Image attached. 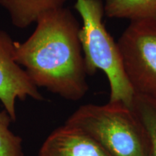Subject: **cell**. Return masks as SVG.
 I'll return each instance as SVG.
<instances>
[{"mask_svg":"<svg viewBox=\"0 0 156 156\" xmlns=\"http://www.w3.org/2000/svg\"><path fill=\"white\" fill-rule=\"evenodd\" d=\"M11 122L8 113L0 112V156H24L22 139L9 129Z\"/></svg>","mask_w":156,"mask_h":156,"instance_id":"30bf717a","label":"cell"},{"mask_svg":"<svg viewBox=\"0 0 156 156\" xmlns=\"http://www.w3.org/2000/svg\"><path fill=\"white\" fill-rule=\"evenodd\" d=\"M38 156H111L79 129L64 124L45 140Z\"/></svg>","mask_w":156,"mask_h":156,"instance_id":"8992f818","label":"cell"},{"mask_svg":"<svg viewBox=\"0 0 156 156\" xmlns=\"http://www.w3.org/2000/svg\"><path fill=\"white\" fill-rule=\"evenodd\" d=\"M65 124L92 137L111 156H149L141 121L133 109L122 103L83 105Z\"/></svg>","mask_w":156,"mask_h":156,"instance_id":"3957f363","label":"cell"},{"mask_svg":"<svg viewBox=\"0 0 156 156\" xmlns=\"http://www.w3.org/2000/svg\"><path fill=\"white\" fill-rule=\"evenodd\" d=\"M117 43L135 93L156 98V21L130 22Z\"/></svg>","mask_w":156,"mask_h":156,"instance_id":"277c9868","label":"cell"},{"mask_svg":"<svg viewBox=\"0 0 156 156\" xmlns=\"http://www.w3.org/2000/svg\"><path fill=\"white\" fill-rule=\"evenodd\" d=\"M67 0H0L16 28H26L45 13L61 7Z\"/></svg>","mask_w":156,"mask_h":156,"instance_id":"52a82bcc","label":"cell"},{"mask_svg":"<svg viewBox=\"0 0 156 156\" xmlns=\"http://www.w3.org/2000/svg\"><path fill=\"white\" fill-rule=\"evenodd\" d=\"M28 97L43 100L38 87L15 59V41L0 30V102L12 121L16 120L17 99L24 101Z\"/></svg>","mask_w":156,"mask_h":156,"instance_id":"5b68a950","label":"cell"},{"mask_svg":"<svg viewBox=\"0 0 156 156\" xmlns=\"http://www.w3.org/2000/svg\"><path fill=\"white\" fill-rule=\"evenodd\" d=\"M103 6L109 18L156 21V0H104Z\"/></svg>","mask_w":156,"mask_h":156,"instance_id":"ba28073f","label":"cell"},{"mask_svg":"<svg viewBox=\"0 0 156 156\" xmlns=\"http://www.w3.org/2000/svg\"><path fill=\"white\" fill-rule=\"evenodd\" d=\"M80 29L73 12L61 7L39 17L27 40L15 41V59L33 83L69 101L88 91Z\"/></svg>","mask_w":156,"mask_h":156,"instance_id":"6da1fadb","label":"cell"},{"mask_svg":"<svg viewBox=\"0 0 156 156\" xmlns=\"http://www.w3.org/2000/svg\"><path fill=\"white\" fill-rule=\"evenodd\" d=\"M75 8L83 20L79 39L87 74L91 75L101 70L109 83V102L132 108L136 93L126 75L118 43L103 22V1L77 0Z\"/></svg>","mask_w":156,"mask_h":156,"instance_id":"7a4b0ae2","label":"cell"},{"mask_svg":"<svg viewBox=\"0 0 156 156\" xmlns=\"http://www.w3.org/2000/svg\"><path fill=\"white\" fill-rule=\"evenodd\" d=\"M132 108L145 129L149 156H156V98L136 93Z\"/></svg>","mask_w":156,"mask_h":156,"instance_id":"9c48e42d","label":"cell"}]
</instances>
